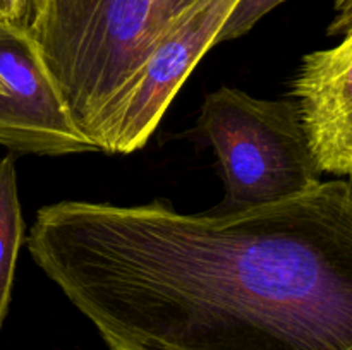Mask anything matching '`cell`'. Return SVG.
Segmentation results:
<instances>
[{
    "label": "cell",
    "instance_id": "9",
    "mask_svg": "<svg viewBox=\"0 0 352 350\" xmlns=\"http://www.w3.org/2000/svg\"><path fill=\"white\" fill-rule=\"evenodd\" d=\"M337 17L329 30V34L352 33V0H336Z\"/></svg>",
    "mask_w": 352,
    "mask_h": 350
},
{
    "label": "cell",
    "instance_id": "2",
    "mask_svg": "<svg viewBox=\"0 0 352 350\" xmlns=\"http://www.w3.org/2000/svg\"><path fill=\"white\" fill-rule=\"evenodd\" d=\"M189 2L34 0L28 33L40 48L72 119L93 143L155 38Z\"/></svg>",
    "mask_w": 352,
    "mask_h": 350
},
{
    "label": "cell",
    "instance_id": "11",
    "mask_svg": "<svg viewBox=\"0 0 352 350\" xmlns=\"http://www.w3.org/2000/svg\"><path fill=\"white\" fill-rule=\"evenodd\" d=\"M33 2L34 0H24V27H26V24H28V17H30Z\"/></svg>",
    "mask_w": 352,
    "mask_h": 350
},
{
    "label": "cell",
    "instance_id": "3",
    "mask_svg": "<svg viewBox=\"0 0 352 350\" xmlns=\"http://www.w3.org/2000/svg\"><path fill=\"white\" fill-rule=\"evenodd\" d=\"M198 129L215 150L226 182L213 211L260 208L322 182L291 100H260L222 86L203 100Z\"/></svg>",
    "mask_w": 352,
    "mask_h": 350
},
{
    "label": "cell",
    "instance_id": "7",
    "mask_svg": "<svg viewBox=\"0 0 352 350\" xmlns=\"http://www.w3.org/2000/svg\"><path fill=\"white\" fill-rule=\"evenodd\" d=\"M24 242V220L21 211L14 158L0 160V326L9 312L17 256Z\"/></svg>",
    "mask_w": 352,
    "mask_h": 350
},
{
    "label": "cell",
    "instance_id": "5",
    "mask_svg": "<svg viewBox=\"0 0 352 350\" xmlns=\"http://www.w3.org/2000/svg\"><path fill=\"white\" fill-rule=\"evenodd\" d=\"M0 144L16 153L98 151L72 119L40 48L23 26L0 21Z\"/></svg>",
    "mask_w": 352,
    "mask_h": 350
},
{
    "label": "cell",
    "instance_id": "10",
    "mask_svg": "<svg viewBox=\"0 0 352 350\" xmlns=\"http://www.w3.org/2000/svg\"><path fill=\"white\" fill-rule=\"evenodd\" d=\"M0 21L24 27V0H0Z\"/></svg>",
    "mask_w": 352,
    "mask_h": 350
},
{
    "label": "cell",
    "instance_id": "1",
    "mask_svg": "<svg viewBox=\"0 0 352 350\" xmlns=\"http://www.w3.org/2000/svg\"><path fill=\"white\" fill-rule=\"evenodd\" d=\"M110 350H352V187L236 213L60 201L26 240Z\"/></svg>",
    "mask_w": 352,
    "mask_h": 350
},
{
    "label": "cell",
    "instance_id": "6",
    "mask_svg": "<svg viewBox=\"0 0 352 350\" xmlns=\"http://www.w3.org/2000/svg\"><path fill=\"white\" fill-rule=\"evenodd\" d=\"M299 122L320 174H352V33L305 55L292 81Z\"/></svg>",
    "mask_w": 352,
    "mask_h": 350
},
{
    "label": "cell",
    "instance_id": "8",
    "mask_svg": "<svg viewBox=\"0 0 352 350\" xmlns=\"http://www.w3.org/2000/svg\"><path fill=\"white\" fill-rule=\"evenodd\" d=\"M282 2L285 0H239L223 26L220 27L215 38V45L244 36L248 31L253 30V26L261 17L267 16Z\"/></svg>",
    "mask_w": 352,
    "mask_h": 350
},
{
    "label": "cell",
    "instance_id": "12",
    "mask_svg": "<svg viewBox=\"0 0 352 350\" xmlns=\"http://www.w3.org/2000/svg\"><path fill=\"white\" fill-rule=\"evenodd\" d=\"M0 89H2V84H0Z\"/></svg>",
    "mask_w": 352,
    "mask_h": 350
},
{
    "label": "cell",
    "instance_id": "4",
    "mask_svg": "<svg viewBox=\"0 0 352 350\" xmlns=\"http://www.w3.org/2000/svg\"><path fill=\"white\" fill-rule=\"evenodd\" d=\"M239 0H191L158 33L146 58L109 108L96 146L127 154L146 144L199 58L215 45Z\"/></svg>",
    "mask_w": 352,
    "mask_h": 350
}]
</instances>
